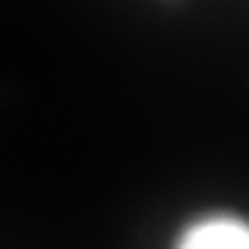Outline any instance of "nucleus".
<instances>
[{
  "label": "nucleus",
  "instance_id": "nucleus-1",
  "mask_svg": "<svg viewBox=\"0 0 249 249\" xmlns=\"http://www.w3.org/2000/svg\"><path fill=\"white\" fill-rule=\"evenodd\" d=\"M176 249H249L248 225L232 216H211L190 225Z\"/></svg>",
  "mask_w": 249,
  "mask_h": 249
}]
</instances>
